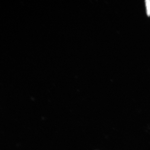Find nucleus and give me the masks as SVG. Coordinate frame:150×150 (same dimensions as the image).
Returning <instances> with one entry per match:
<instances>
[{
  "label": "nucleus",
  "mask_w": 150,
  "mask_h": 150,
  "mask_svg": "<svg viewBox=\"0 0 150 150\" xmlns=\"http://www.w3.org/2000/svg\"><path fill=\"white\" fill-rule=\"evenodd\" d=\"M146 7H147V14L148 16L150 15V1L146 0Z\"/></svg>",
  "instance_id": "f257e3e1"
}]
</instances>
